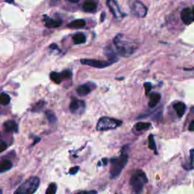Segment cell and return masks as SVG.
Masks as SVG:
<instances>
[{"label": "cell", "instance_id": "1", "mask_svg": "<svg viewBox=\"0 0 194 194\" xmlns=\"http://www.w3.org/2000/svg\"><path fill=\"white\" fill-rule=\"evenodd\" d=\"M114 44L116 48L117 53L123 57L130 56L138 48L137 43L127 38L122 34H119L115 37Z\"/></svg>", "mask_w": 194, "mask_h": 194}, {"label": "cell", "instance_id": "2", "mask_svg": "<svg viewBox=\"0 0 194 194\" xmlns=\"http://www.w3.org/2000/svg\"><path fill=\"white\" fill-rule=\"evenodd\" d=\"M122 152L119 157L111 159L110 177L112 179L117 178L121 173L124 168L128 162V155L122 149Z\"/></svg>", "mask_w": 194, "mask_h": 194}, {"label": "cell", "instance_id": "3", "mask_svg": "<svg viewBox=\"0 0 194 194\" xmlns=\"http://www.w3.org/2000/svg\"><path fill=\"white\" fill-rule=\"evenodd\" d=\"M40 184V180L38 177H30L18 187L14 194H34L38 189Z\"/></svg>", "mask_w": 194, "mask_h": 194}, {"label": "cell", "instance_id": "4", "mask_svg": "<svg viewBox=\"0 0 194 194\" xmlns=\"http://www.w3.org/2000/svg\"><path fill=\"white\" fill-rule=\"evenodd\" d=\"M148 182V178L146 174L141 170H137L133 173L130 180L133 190L136 194H140L143 190L144 184Z\"/></svg>", "mask_w": 194, "mask_h": 194}, {"label": "cell", "instance_id": "5", "mask_svg": "<svg viewBox=\"0 0 194 194\" xmlns=\"http://www.w3.org/2000/svg\"><path fill=\"white\" fill-rule=\"evenodd\" d=\"M122 125V121L118 119L102 117L99 120L97 125V130L98 131H105V130L115 129Z\"/></svg>", "mask_w": 194, "mask_h": 194}, {"label": "cell", "instance_id": "6", "mask_svg": "<svg viewBox=\"0 0 194 194\" xmlns=\"http://www.w3.org/2000/svg\"><path fill=\"white\" fill-rule=\"evenodd\" d=\"M132 13L139 18H144L147 14V8L139 1H134L131 4Z\"/></svg>", "mask_w": 194, "mask_h": 194}, {"label": "cell", "instance_id": "7", "mask_svg": "<svg viewBox=\"0 0 194 194\" xmlns=\"http://www.w3.org/2000/svg\"><path fill=\"white\" fill-rule=\"evenodd\" d=\"M81 62L83 65H86L96 68H105L113 64L110 61H102V60L96 59H81Z\"/></svg>", "mask_w": 194, "mask_h": 194}, {"label": "cell", "instance_id": "8", "mask_svg": "<svg viewBox=\"0 0 194 194\" xmlns=\"http://www.w3.org/2000/svg\"><path fill=\"white\" fill-rule=\"evenodd\" d=\"M86 107L85 102L83 100L72 98L71 103H70V111L73 114H81L84 111Z\"/></svg>", "mask_w": 194, "mask_h": 194}, {"label": "cell", "instance_id": "9", "mask_svg": "<svg viewBox=\"0 0 194 194\" xmlns=\"http://www.w3.org/2000/svg\"><path fill=\"white\" fill-rule=\"evenodd\" d=\"M107 6H108L109 10L112 13L114 17L116 18H121L125 16V13H123L120 9L118 3L115 0H107Z\"/></svg>", "mask_w": 194, "mask_h": 194}, {"label": "cell", "instance_id": "10", "mask_svg": "<svg viewBox=\"0 0 194 194\" xmlns=\"http://www.w3.org/2000/svg\"><path fill=\"white\" fill-rule=\"evenodd\" d=\"M180 17L184 24L187 25L194 22V7L192 9L190 8L184 9L180 14Z\"/></svg>", "mask_w": 194, "mask_h": 194}, {"label": "cell", "instance_id": "11", "mask_svg": "<svg viewBox=\"0 0 194 194\" xmlns=\"http://www.w3.org/2000/svg\"><path fill=\"white\" fill-rule=\"evenodd\" d=\"M104 53L108 57L109 61H112V63H115L118 61V56H117V53L114 51L112 47L111 46H108L104 49Z\"/></svg>", "mask_w": 194, "mask_h": 194}, {"label": "cell", "instance_id": "12", "mask_svg": "<svg viewBox=\"0 0 194 194\" xmlns=\"http://www.w3.org/2000/svg\"><path fill=\"white\" fill-rule=\"evenodd\" d=\"M97 8V4L93 0H86L83 5V9L86 12L93 13L96 11Z\"/></svg>", "mask_w": 194, "mask_h": 194}, {"label": "cell", "instance_id": "13", "mask_svg": "<svg viewBox=\"0 0 194 194\" xmlns=\"http://www.w3.org/2000/svg\"><path fill=\"white\" fill-rule=\"evenodd\" d=\"M44 22H45V25L49 28H56L61 25V21L53 20L46 15L44 16Z\"/></svg>", "mask_w": 194, "mask_h": 194}, {"label": "cell", "instance_id": "14", "mask_svg": "<svg viewBox=\"0 0 194 194\" xmlns=\"http://www.w3.org/2000/svg\"><path fill=\"white\" fill-rule=\"evenodd\" d=\"M5 130L7 132H15L18 131V126L17 123L13 120H9L4 123Z\"/></svg>", "mask_w": 194, "mask_h": 194}, {"label": "cell", "instance_id": "15", "mask_svg": "<svg viewBox=\"0 0 194 194\" xmlns=\"http://www.w3.org/2000/svg\"><path fill=\"white\" fill-rule=\"evenodd\" d=\"M174 109L177 112V115L179 118H181V117L184 116V115L185 114L186 109H187L185 104L181 102H177V103L174 104Z\"/></svg>", "mask_w": 194, "mask_h": 194}, {"label": "cell", "instance_id": "16", "mask_svg": "<svg viewBox=\"0 0 194 194\" xmlns=\"http://www.w3.org/2000/svg\"><path fill=\"white\" fill-rule=\"evenodd\" d=\"M86 22L85 21L83 20V19H77V20L73 21L72 22H71L70 24H68L67 25V27H69V28L72 29H80L83 28V27H85Z\"/></svg>", "mask_w": 194, "mask_h": 194}, {"label": "cell", "instance_id": "17", "mask_svg": "<svg viewBox=\"0 0 194 194\" xmlns=\"http://www.w3.org/2000/svg\"><path fill=\"white\" fill-rule=\"evenodd\" d=\"M11 168H12V163L9 159L0 161V173L8 172Z\"/></svg>", "mask_w": 194, "mask_h": 194}, {"label": "cell", "instance_id": "18", "mask_svg": "<svg viewBox=\"0 0 194 194\" xmlns=\"http://www.w3.org/2000/svg\"><path fill=\"white\" fill-rule=\"evenodd\" d=\"M161 99V95L157 93H153L151 94L150 99H149V106L150 108H154L155 106H156L158 103L159 102Z\"/></svg>", "mask_w": 194, "mask_h": 194}, {"label": "cell", "instance_id": "19", "mask_svg": "<svg viewBox=\"0 0 194 194\" xmlns=\"http://www.w3.org/2000/svg\"><path fill=\"white\" fill-rule=\"evenodd\" d=\"M91 92V88L89 87L87 84H83V85L79 86L77 89V93L79 96L84 97L89 94Z\"/></svg>", "mask_w": 194, "mask_h": 194}, {"label": "cell", "instance_id": "20", "mask_svg": "<svg viewBox=\"0 0 194 194\" xmlns=\"http://www.w3.org/2000/svg\"><path fill=\"white\" fill-rule=\"evenodd\" d=\"M73 42L74 44H83L86 42V37L84 34L82 33H77V34H74L72 37Z\"/></svg>", "mask_w": 194, "mask_h": 194}, {"label": "cell", "instance_id": "21", "mask_svg": "<svg viewBox=\"0 0 194 194\" xmlns=\"http://www.w3.org/2000/svg\"><path fill=\"white\" fill-rule=\"evenodd\" d=\"M50 79H51L53 82L55 83V84H61V81H62L63 77L62 76H61V73L53 71V72L50 73Z\"/></svg>", "mask_w": 194, "mask_h": 194}, {"label": "cell", "instance_id": "22", "mask_svg": "<svg viewBox=\"0 0 194 194\" xmlns=\"http://www.w3.org/2000/svg\"><path fill=\"white\" fill-rule=\"evenodd\" d=\"M45 101L43 100H40L39 102H37V103L34 104V105H33L32 109H31V111L33 112H40V111L43 110V109L44 108V106H45Z\"/></svg>", "mask_w": 194, "mask_h": 194}, {"label": "cell", "instance_id": "23", "mask_svg": "<svg viewBox=\"0 0 194 194\" xmlns=\"http://www.w3.org/2000/svg\"><path fill=\"white\" fill-rule=\"evenodd\" d=\"M46 116L47 120L49 121L50 124L53 125V124H55L57 121V118H56V115L53 111H50L48 110L46 112Z\"/></svg>", "mask_w": 194, "mask_h": 194}, {"label": "cell", "instance_id": "24", "mask_svg": "<svg viewBox=\"0 0 194 194\" xmlns=\"http://www.w3.org/2000/svg\"><path fill=\"white\" fill-rule=\"evenodd\" d=\"M151 127V124L149 122H139L135 125V128L138 131H141V130H145L149 129Z\"/></svg>", "mask_w": 194, "mask_h": 194}, {"label": "cell", "instance_id": "25", "mask_svg": "<svg viewBox=\"0 0 194 194\" xmlns=\"http://www.w3.org/2000/svg\"><path fill=\"white\" fill-rule=\"evenodd\" d=\"M148 140H149V149H152V150L154 151L155 154L157 155V149H156V143H155L154 140V137L153 135L150 134L149 136V138H148Z\"/></svg>", "mask_w": 194, "mask_h": 194}, {"label": "cell", "instance_id": "26", "mask_svg": "<svg viewBox=\"0 0 194 194\" xmlns=\"http://www.w3.org/2000/svg\"><path fill=\"white\" fill-rule=\"evenodd\" d=\"M10 102V97L6 93L0 94V104L2 105H8Z\"/></svg>", "mask_w": 194, "mask_h": 194}, {"label": "cell", "instance_id": "27", "mask_svg": "<svg viewBox=\"0 0 194 194\" xmlns=\"http://www.w3.org/2000/svg\"><path fill=\"white\" fill-rule=\"evenodd\" d=\"M57 191V185L56 184L52 183L49 185L48 188H47L46 194H55Z\"/></svg>", "mask_w": 194, "mask_h": 194}, {"label": "cell", "instance_id": "28", "mask_svg": "<svg viewBox=\"0 0 194 194\" xmlns=\"http://www.w3.org/2000/svg\"><path fill=\"white\" fill-rule=\"evenodd\" d=\"M61 76H62L63 80H68L69 78L71 77V75H72V73L70 70H65L63 72L61 73Z\"/></svg>", "mask_w": 194, "mask_h": 194}, {"label": "cell", "instance_id": "29", "mask_svg": "<svg viewBox=\"0 0 194 194\" xmlns=\"http://www.w3.org/2000/svg\"><path fill=\"white\" fill-rule=\"evenodd\" d=\"M7 148H8L7 143H6L5 141H3V140H0V153L4 152L5 150H6Z\"/></svg>", "mask_w": 194, "mask_h": 194}, {"label": "cell", "instance_id": "30", "mask_svg": "<svg viewBox=\"0 0 194 194\" xmlns=\"http://www.w3.org/2000/svg\"><path fill=\"white\" fill-rule=\"evenodd\" d=\"M79 169H80L79 166H74V167H72L71 168H70L69 173L71 174H72V175H74V174H75L76 173L78 172Z\"/></svg>", "mask_w": 194, "mask_h": 194}, {"label": "cell", "instance_id": "31", "mask_svg": "<svg viewBox=\"0 0 194 194\" xmlns=\"http://www.w3.org/2000/svg\"><path fill=\"white\" fill-rule=\"evenodd\" d=\"M144 87H145V90H146V95H148L149 91L151 90L152 84H150V83H146V84H144Z\"/></svg>", "mask_w": 194, "mask_h": 194}, {"label": "cell", "instance_id": "32", "mask_svg": "<svg viewBox=\"0 0 194 194\" xmlns=\"http://www.w3.org/2000/svg\"><path fill=\"white\" fill-rule=\"evenodd\" d=\"M76 194H97V190H88V191H81Z\"/></svg>", "mask_w": 194, "mask_h": 194}, {"label": "cell", "instance_id": "33", "mask_svg": "<svg viewBox=\"0 0 194 194\" xmlns=\"http://www.w3.org/2000/svg\"><path fill=\"white\" fill-rule=\"evenodd\" d=\"M193 159H194V149H192L190 151V164L193 165Z\"/></svg>", "mask_w": 194, "mask_h": 194}, {"label": "cell", "instance_id": "34", "mask_svg": "<svg viewBox=\"0 0 194 194\" xmlns=\"http://www.w3.org/2000/svg\"><path fill=\"white\" fill-rule=\"evenodd\" d=\"M189 130L190 131H194V120L190 122V125H189Z\"/></svg>", "mask_w": 194, "mask_h": 194}, {"label": "cell", "instance_id": "35", "mask_svg": "<svg viewBox=\"0 0 194 194\" xmlns=\"http://www.w3.org/2000/svg\"><path fill=\"white\" fill-rule=\"evenodd\" d=\"M50 48L51 49H58V46H57L56 45H55V44H52V45H50Z\"/></svg>", "mask_w": 194, "mask_h": 194}, {"label": "cell", "instance_id": "36", "mask_svg": "<svg viewBox=\"0 0 194 194\" xmlns=\"http://www.w3.org/2000/svg\"><path fill=\"white\" fill-rule=\"evenodd\" d=\"M105 13L103 12L102 14V17H101V22H103L104 19H105Z\"/></svg>", "mask_w": 194, "mask_h": 194}, {"label": "cell", "instance_id": "37", "mask_svg": "<svg viewBox=\"0 0 194 194\" xmlns=\"http://www.w3.org/2000/svg\"><path fill=\"white\" fill-rule=\"evenodd\" d=\"M40 138H38V137H37V138H36V140H35V142H34V143H33V144H32V146H34V145H35V144H36V143H37V142H39V141H40Z\"/></svg>", "mask_w": 194, "mask_h": 194}, {"label": "cell", "instance_id": "38", "mask_svg": "<svg viewBox=\"0 0 194 194\" xmlns=\"http://www.w3.org/2000/svg\"><path fill=\"white\" fill-rule=\"evenodd\" d=\"M102 162H103V163H104L103 164H105H105H107V163H108V159H102Z\"/></svg>", "mask_w": 194, "mask_h": 194}, {"label": "cell", "instance_id": "39", "mask_svg": "<svg viewBox=\"0 0 194 194\" xmlns=\"http://www.w3.org/2000/svg\"><path fill=\"white\" fill-rule=\"evenodd\" d=\"M68 1L71 2H74V3H76V2H78L80 1V0H68Z\"/></svg>", "mask_w": 194, "mask_h": 194}, {"label": "cell", "instance_id": "40", "mask_svg": "<svg viewBox=\"0 0 194 194\" xmlns=\"http://www.w3.org/2000/svg\"><path fill=\"white\" fill-rule=\"evenodd\" d=\"M5 1H6V2H8V3H13V2H14V0H5Z\"/></svg>", "mask_w": 194, "mask_h": 194}, {"label": "cell", "instance_id": "41", "mask_svg": "<svg viewBox=\"0 0 194 194\" xmlns=\"http://www.w3.org/2000/svg\"><path fill=\"white\" fill-rule=\"evenodd\" d=\"M2 190L1 189H0V194H2Z\"/></svg>", "mask_w": 194, "mask_h": 194}]
</instances>
